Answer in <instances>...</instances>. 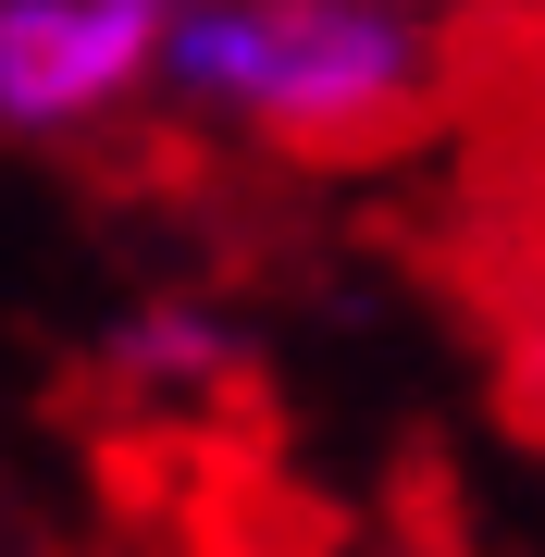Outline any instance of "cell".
Listing matches in <instances>:
<instances>
[{
  "label": "cell",
  "mask_w": 545,
  "mask_h": 557,
  "mask_svg": "<svg viewBox=\"0 0 545 557\" xmlns=\"http://www.w3.org/2000/svg\"><path fill=\"white\" fill-rule=\"evenodd\" d=\"M149 87L285 149H360L422 112L434 25L409 0H186L149 38Z\"/></svg>",
  "instance_id": "1"
},
{
  "label": "cell",
  "mask_w": 545,
  "mask_h": 557,
  "mask_svg": "<svg viewBox=\"0 0 545 557\" xmlns=\"http://www.w3.org/2000/svg\"><path fill=\"white\" fill-rule=\"evenodd\" d=\"M149 0H0V124L13 137H75L149 87Z\"/></svg>",
  "instance_id": "2"
},
{
  "label": "cell",
  "mask_w": 545,
  "mask_h": 557,
  "mask_svg": "<svg viewBox=\"0 0 545 557\" xmlns=\"http://www.w3.org/2000/svg\"><path fill=\"white\" fill-rule=\"evenodd\" d=\"M100 359H112L124 384H211V372H236V335H223L211 310H186V298H149V310L112 322Z\"/></svg>",
  "instance_id": "3"
},
{
  "label": "cell",
  "mask_w": 545,
  "mask_h": 557,
  "mask_svg": "<svg viewBox=\"0 0 545 557\" xmlns=\"http://www.w3.org/2000/svg\"><path fill=\"white\" fill-rule=\"evenodd\" d=\"M149 13H186V0H149Z\"/></svg>",
  "instance_id": "4"
},
{
  "label": "cell",
  "mask_w": 545,
  "mask_h": 557,
  "mask_svg": "<svg viewBox=\"0 0 545 557\" xmlns=\"http://www.w3.org/2000/svg\"><path fill=\"white\" fill-rule=\"evenodd\" d=\"M533 359H545V335H533Z\"/></svg>",
  "instance_id": "5"
}]
</instances>
